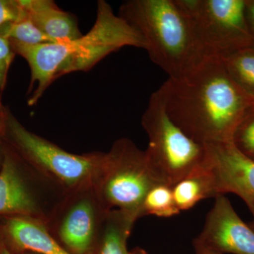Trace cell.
<instances>
[{"label": "cell", "mask_w": 254, "mask_h": 254, "mask_svg": "<svg viewBox=\"0 0 254 254\" xmlns=\"http://www.w3.org/2000/svg\"><path fill=\"white\" fill-rule=\"evenodd\" d=\"M175 1L206 58H224L252 46L245 0Z\"/></svg>", "instance_id": "52a82bcc"}, {"label": "cell", "mask_w": 254, "mask_h": 254, "mask_svg": "<svg viewBox=\"0 0 254 254\" xmlns=\"http://www.w3.org/2000/svg\"><path fill=\"white\" fill-rule=\"evenodd\" d=\"M0 36L6 38L8 41L30 46L55 43L54 40L37 27L28 16L10 25L1 32Z\"/></svg>", "instance_id": "ac0fdd59"}, {"label": "cell", "mask_w": 254, "mask_h": 254, "mask_svg": "<svg viewBox=\"0 0 254 254\" xmlns=\"http://www.w3.org/2000/svg\"><path fill=\"white\" fill-rule=\"evenodd\" d=\"M252 215H253L254 217V213H252ZM250 226L252 227V229H253V230H254V223L251 224Z\"/></svg>", "instance_id": "4316f807"}, {"label": "cell", "mask_w": 254, "mask_h": 254, "mask_svg": "<svg viewBox=\"0 0 254 254\" xmlns=\"http://www.w3.org/2000/svg\"><path fill=\"white\" fill-rule=\"evenodd\" d=\"M158 92L170 119L187 136L203 144L232 141L254 104L218 58H207L182 77L169 78Z\"/></svg>", "instance_id": "6da1fadb"}, {"label": "cell", "mask_w": 254, "mask_h": 254, "mask_svg": "<svg viewBox=\"0 0 254 254\" xmlns=\"http://www.w3.org/2000/svg\"><path fill=\"white\" fill-rule=\"evenodd\" d=\"M26 16L19 0H0V34L10 25Z\"/></svg>", "instance_id": "ffe728a7"}, {"label": "cell", "mask_w": 254, "mask_h": 254, "mask_svg": "<svg viewBox=\"0 0 254 254\" xmlns=\"http://www.w3.org/2000/svg\"><path fill=\"white\" fill-rule=\"evenodd\" d=\"M203 230L193 241L194 249L218 254H254V230L225 196L215 197Z\"/></svg>", "instance_id": "9c48e42d"}, {"label": "cell", "mask_w": 254, "mask_h": 254, "mask_svg": "<svg viewBox=\"0 0 254 254\" xmlns=\"http://www.w3.org/2000/svg\"><path fill=\"white\" fill-rule=\"evenodd\" d=\"M9 41L15 54L22 57L31 69L29 106L36 105L53 81L61 76L90 71L105 57L124 47L146 48L139 32L115 14L104 0L98 1L93 27L80 38L36 46Z\"/></svg>", "instance_id": "7a4b0ae2"}, {"label": "cell", "mask_w": 254, "mask_h": 254, "mask_svg": "<svg viewBox=\"0 0 254 254\" xmlns=\"http://www.w3.org/2000/svg\"><path fill=\"white\" fill-rule=\"evenodd\" d=\"M160 184L145 150L123 138L115 141L110 151L105 153L103 170L93 190L107 210L118 208L137 220L143 216L147 193Z\"/></svg>", "instance_id": "8992f818"}, {"label": "cell", "mask_w": 254, "mask_h": 254, "mask_svg": "<svg viewBox=\"0 0 254 254\" xmlns=\"http://www.w3.org/2000/svg\"><path fill=\"white\" fill-rule=\"evenodd\" d=\"M246 17L252 37V46L254 48V0L246 1Z\"/></svg>", "instance_id": "7402d4cb"}, {"label": "cell", "mask_w": 254, "mask_h": 254, "mask_svg": "<svg viewBox=\"0 0 254 254\" xmlns=\"http://www.w3.org/2000/svg\"><path fill=\"white\" fill-rule=\"evenodd\" d=\"M205 145L206 158L201 168L208 177L212 196L235 193L253 213L254 160L241 153L232 141Z\"/></svg>", "instance_id": "ba28073f"}, {"label": "cell", "mask_w": 254, "mask_h": 254, "mask_svg": "<svg viewBox=\"0 0 254 254\" xmlns=\"http://www.w3.org/2000/svg\"><path fill=\"white\" fill-rule=\"evenodd\" d=\"M195 254H218L208 251L201 250V249H194Z\"/></svg>", "instance_id": "d4e9b609"}, {"label": "cell", "mask_w": 254, "mask_h": 254, "mask_svg": "<svg viewBox=\"0 0 254 254\" xmlns=\"http://www.w3.org/2000/svg\"><path fill=\"white\" fill-rule=\"evenodd\" d=\"M180 213L174 200L172 187L160 184L147 193L143 202V216L153 215L160 218H170Z\"/></svg>", "instance_id": "e0dca14e"}, {"label": "cell", "mask_w": 254, "mask_h": 254, "mask_svg": "<svg viewBox=\"0 0 254 254\" xmlns=\"http://www.w3.org/2000/svg\"><path fill=\"white\" fill-rule=\"evenodd\" d=\"M28 17L55 42L71 41L83 36L73 14L52 0H19Z\"/></svg>", "instance_id": "4fadbf2b"}, {"label": "cell", "mask_w": 254, "mask_h": 254, "mask_svg": "<svg viewBox=\"0 0 254 254\" xmlns=\"http://www.w3.org/2000/svg\"><path fill=\"white\" fill-rule=\"evenodd\" d=\"M0 134L33 171L53 180L69 194L93 188L103 170L105 153H68L30 131L6 106L0 113Z\"/></svg>", "instance_id": "277c9868"}, {"label": "cell", "mask_w": 254, "mask_h": 254, "mask_svg": "<svg viewBox=\"0 0 254 254\" xmlns=\"http://www.w3.org/2000/svg\"><path fill=\"white\" fill-rule=\"evenodd\" d=\"M232 142L241 153L254 160V104L237 127Z\"/></svg>", "instance_id": "d6986e66"}, {"label": "cell", "mask_w": 254, "mask_h": 254, "mask_svg": "<svg viewBox=\"0 0 254 254\" xmlns=\"http://www.w3.org/2000/svg\"><path fill=\"white\" fill-rule=\"evenodd\" d=\"M15 55L16 54L13 51L9 41L0 36V113L4 108V105L1 103V96L6 86L10 66Z\"/></svg>", "instance_id": "44dd1931"}, {"label": "cell", "mask_w": 254, "mask_h": 254, "mask_svg": "<svg viewBox=\"0 0 254 254\" xmlns=\"http://www.w3.org/2000/svg\"><path fill=\"white\" fill-rule=\"evenodd\" d=\"M0 239L13 253L71 254L51 235L46 222L26 216H0Z\"/></svg>", "instance_id": "7c38bea8"}, {"label": "cell", "mask_w": 254, "mask_h": 254, "mask_svg": "<svg viewBox=\"0 0 254 254\" xmlns=\"http://www.w3.org/2000/svg\"><path fill=\"white\" fill-rule=\"evenodd\" d=\"M1 245H2V242H1V239H0V250H1Z\"/></svg>", "instance_id": "83f0119b"}, {"label": "cell", "mask_w": 254, "mask_h": 254, "mask_svg": "<svg viewBox=\"0 0 254 254\" xmlns=\"http://www.w3.org/2000/svg\"></svg>", "instance_id": "f1b7e54d"}, {"label": "cell", "mask_w": 254, "mask_h": 254, "mask_svg": "<svg viewBox=\"0 0 254 254\" xmlns=\"http://www.w3.org/2000/svg\"><path fill=\"white\" fill-rule=\"evenodd\" d=\"M136 220L122 210H110L100 227L98 254H128L127 240Z\"/></svg>", "instance_id": "5bb4252c"}, {"label": "cell", "mask_w": 254, "mask_h": 254, "mask_svg": "<svg viewBox=\"0 0 254 254\" xmlns=\"http://www.w3.org/2000/svg\"><path fill=\"white\" fill-rule=\"evenodd\" d=\"M141 124L149 140L145 153L160 183L173 187L204 164L206 145L192 139L174 123L158 91L150 96Z\"/></svg>", "instance_id": "5b68a950"}, {"label": "cell", "mask_w": 254, "mask_h": 254, "mask_svg": "<svg viewBox=\"0 0 254 254\" xmlns=\"http://www.w3.org/2000/svg\"><path fill=\"white\" fill-rule=\"evenodd\" d=\"M119 15L139 32L150 59L169 78L188 74L207 58L175 0H129Z\"/></svg>", "instance_id": "3957f363"}, {"label": "cell", "mask_w": 254, "mask_h": 254, "mask_svg": "<svg viewBox=\"0 0 254 254\" xmlns=\"http://www.w3.org/2000/svg\"><path fill=\"white\" fill-rule=\"evenodd\" d=\"M0 169V216H26L46 222L27 173L30 167L4 141Z\"/></svg>", "instance_id": "8fae6325"}, {"label": "cell", "mask_w": 254, "mask_h": 254, "mask_svg": "<svg viewBox=\"0 0 254 254\" xmlns=\"http://www.w3.org/2000/svg\"><path fill=\"white\" fill-rule=\"evenodd\" d=\"M4 139L0 134V169H1V165H2L3 159H4Z\"/></svg>", "instance_id": "603a6c76"}, {"label": "cell", "mask_w": 254, "mask_h": 254, "mask_svg": "<svg viewBox=\"0 0 254 254\" xmlns=\"http://www.w3.org/2000/svg\"><path fill=\"white\" fill-rule=\"evenodd\" d=\"M66 208L62 209L57 231L60 240L73 253L85 254L98 237L102 222L108 213L93 188L69 194Z\"/></svg>", "instance_id": "30bf717a"}, {"label": "cell", "mask_w": 254, "mask_h": 254, "mask_svg": "<svg viewBox=\"0 0 254 254\" xmlns=\"http://www.w3.org/2000/svg\"><path fill=\"white\" fill-rule=\"evenodd\" d=\"M220 59L234 81L254 100V48L237 50Z\"/></svg>", "instance_id": "2e32d148"}, {"label": "cell", "mask_w": 254, "mask_h": 254, "mask_svg": "<svg viewBox=\"0 0 254 254\" xmlns=\"http://www.w3.org/2000/svg\"><path fill=\"white\" fill-rule=\"evenodd\" d=\"M128 254H147L146 252L142 249L136 248L131 252H128Z\"/></svg>", "instance_id": "484cf974"}, {"label": "cell", "mask_w": 254, "mask_h": 254, "mask_svg": "<svg viewBox=\"0 0 254 254\" xmlns=\"http://www.w3.org/2000/svg\"><path fill=\"white\" fill-rule=\"evenodd\" d=\"M175 205L180 211L194 207L200 200L211 198L208 177L201 167L172 187Z\"/></svg>", "instance_id": "9a60e30c"}, {"label": "cell", "mask_w": 254, "mask_h": 254, "mask_svg": "<svg viewBox=\"0 0 254 254\" xmlns=\"http://www.w3.org/2000/svg\"><path fill=\"white\" fill-rule=\"evenodd\" d=\"M0 254H17L13 253L11 251L8 250L6 247L4 245H1V250H0Z\"/></svg>", "instance_id": "cb8c5ba5"}]
</instances>
